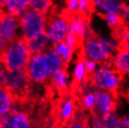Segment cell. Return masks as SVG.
I'll use <instances>...</instances> for the list:
<instances>
[{"mask_svg":"<svg viewBox=\"0 0 129 128\" xmlns=\"http://www.w3.org/2000/svg\"><path fill=\"white\" fill-rule=\"evenodd\" d=\"M32 56V52L25 39L19 38L8 43L1 51V66L8 71L25 69Z\"/></svg>","mask_w":129,"mask_h":128,"instance_id":"obj_1","label":"cell"},{"mask_svg":"<svg viewBox=\"0 0 129 128\" xmlns=\"http://www.w3.org/2000/svg\"><path fill=\"white\" fill-rule=\"evenodd\" d=\"M89 82L94 89L116 93L122 85L123 76L109 62L99 65L96 71L90 76Z\"/></svg>","mask_w":129,"mask_h":128,"instance_id":"obj_2","label":"cell"},{"mask_svg":"<svg viewBox=\"0 0 129 128\" xmlns=\"http://www.w3.org/2000/svg\"><path fill=\"white\" fill-rule=\"evenodd\" d=\"M49 16L30 9L20 17V34L25 40H31L45 34Z\"/></svg>","mask_w":129,"mask_h":128,"instance_id":"obj_3","label":"cell"},{"mask_svg":"<svg viewBox=\"0 0 129 128\" xmlns=\"http://www.w3.org/2000/svg\"><path fill=\"white\" fill-rule=\"evenodd\" d=\"M70 16L67 12L55 13L49 16L45 35L52 46L64 41L68 34Z\"/></svg>","mask_w":129,"mask_h":128,"instance_id":"obj_4","label":"cell"},{"mask_svg":"<svg viewBox=\"0 0 129 128\" xmlns=\"http://www.w3.org/2000/svg\"><path fill=\"white\" fill-rule=\"evenodd\" d=\"M80 55L83 59L93 60L99 65L109 63L112 58L103 48L98 40V38L94 35L81 42Z\"/></svg>","mask_w":129,"mask_h":128,"instance_id":"obj_5","label":"cell"},{"mask_svg":"<svg viewBox=\"0 0 129 128\" xmlns=\"http://www.w3.org/2000/svg\"><path fill=\"white\" fill-rule=\"evenodd\" d=\"M31 80L25 69L11 70L7 73L5 89H7L14 97H23L27 93L31 86ZM2 89V88H1Z\"/></svg>","mask_w":129,"mask_h":128,"instance_id":"obj_6","label":"cell"},{"mask_svg":"<svg viewBox=\"0 0 129 128\" xmlns=\"http://www.w3.org/2000/svg\"><path fill=\"white\" fill-rule=\"evenodd\" d=\"M25 71L32 83L43 84L51 80L44 53L32 54Z\"/></svg>","mask_w":129,"mask_h":128,"instance_id":"obj_7","label":"cell"},{"mask_svg":"<svg viewBox=\"0 0 129 128\" xmlns=\"http://www.w3.org/2000/svg\"><path fill=\"white\" fill-rule=\"evenodd\" d=\"M0 38L8 43L21 38L20 18L1 12L0 17Z\"/></svg>","mask_w":129,"mask_h":128,"instance_id":"obj_8","label":"cell"},{"mask_svg":"<svg viewBox=\"0 0 129 128\" xmlns=\"http://www.w3.org/2000/svg\"><path fill=\"white\" fill-rule=\"evenodd\" d=\"M95 106L94 111L98 115L105 117L115 111L116 109V93L105 90L95 89Z\"/></svg>","mask_w":129,"mask_h":128,"instance_id":"obj_9","label":"cell"},{"mask_svg":"<svg viewBox=\"0 0 129 128\" xmlns=\"http://www.w3.org/2000/svg\"><path fill=\"white\" fill-rule=\"evenodd\" d=\"M68 33L77 36L81 42L92 37V29L88 22L87 17L81 15L79 13L71 15Z\"/></svg>","mask_w":129,"mask_h":128,"instance_id":"obj_10","label":"cell"},{"mask_svg":"<svg viewBox=\"0 0 129 128\" xmlns=\"http://www.w3.org/2000/svg\"><path fill=\"white\" fill-rule=\"evenodd\" d=\"M78 87L80 90V105L81 109L93 112L95 106V89L89 81Z\"/></svg>","mask_w":129,"mask_h":128,"instance_id":"obj_11","label":"cell"},{"mask_svg":"<svg viewBox=\"0 0 129 128\" xmlns=\"http://www.w3.org/2000/svg\"><path fill=\"white\" fill-rule=\"evenodd\" d=\"M30 4L31 0H5L1 6V12L20 18L30 10Z\"/></svg>","mask_w":129,"mask_h":128,"instance_id":"obj_12","label":"cell"},{"mask_svg":"<svg viewBox=\"0 0 129 128\" xmlns=\"http://www.w3.org/2000/svg\"><path fill=\"white\" fill-rule=\"evenodd\" d=\"M124 0H92L93 10L103 16L107 13H119Z\"/></svg>","mask_w":129,"mask_h":128,"instance_id":"obj_13","label":"cell"},{"mask_svg":"<svg viewBox=\"0 0 129 128\" xmlns=\"http://www.w3.org/2000/svg\"><path fill=\"white\" fill-rule=\"evenodd\" d=\"M77 112L76 101L72 96H67L61 101L58 109V115L61 122L68 123L74 119Z\"/></svg>","mask_w":129,"mask_h":128,"instance_id":"obj_14","label":"cell"},{"mask_svg":"<svg viewBox=\"0 0 129 128\" xmlns=\"http://www.w3.org/2000/svg\"><path fill=\"white\" fill-rule=\"evenodd\" d=\"M70 74L72 78V82L77 86H80L81 84L89 81L90 74L88 73L86 66H85V61L81 55L73 64Z\"/></svg>","mask_w":129,"mask_h":128,"instance_id":"obj_15","label":"cell"},{"mask_svg":"<svg viewBox=\"0 0 129 128\" xmlns=\"http://www.w3.org/2000/svg\"><path fill=\"white\" fill-rule=\"evenodd\" d=\"M20 110L19 104L16 102L15 97L5 88L0 90V116L8 113H14Z\"/></svg>","mask_w":129,"mask_h":128,"instance_id":"obj_16","label":"cell"},{"mask_svg":"<svg viewBox=\"0 0 129 128\" xmlns=\"http://www.w3.org/2000/svg\"><path fill=\"white\" fill-rule=\"evenodd\" d=\"M44 54H45L46 62H47V66H48L49 69V74H50L51 78L57 71L61 70L62 68L67 67V65L64 64V62L63 61L61 55L56 51V50L54 49L53 46H52L46 52H44Z\"/></svg>","mask_w":129,"mask_h":128,"instance_id":"obj_17","label":"cell"},{"mask_svg":"<svg viewBox=\"0 0 129 128\" xmlns=\"http://www.w3.org/2000/svg\"><path fill=\"white\" fill-rule=\"evenodd\" d=\"M50 80L55 90H57L59 92H66L70 88L72 78H71V74L67 69V67H64V68H62L61 70L57 71L51 78Z\"/></svg>","mask_w":129,"mask_h":128,"instance_id":"obj_18","label":"cell"},{"mask_svg":"<svg viewBox=\"0 0 129 128\" xmlns=\"http://www.w3.org/2000/svg\"><path fill=\"white\" fill-rule=\"evenodd\" d=\"M110 64L122 76L129 77V51L121 49L116 54L113 55Z\"/></svg>","mask_w":129,"mask_h":128,"instance_id":"obj_19","label":"cell"},{"mask_svg":"<svg viewBox=\"0 0 129 128\" xmlns=\"http://www.w3.org/2000/svg\"><path fill=\"white\" fill-rule=\"evenodd\" d=\"M27 42H28V47L32 54L44 53L52 46L49 40L48 37L45 34L39 36L36 39H31V40H28Z\"/></svg>","mask_w":129,"mask_h":128,"instance_id":"obj_20","label":"cell"},{"mask_svg":"<svg viewBox=\"0 0 129 128\" xmlns=\"http://www.w3.org/2000/svg\"><path fill=\"white\" fill-rule=\"evenodd\" d=\"M98 40L103 46V48L106 50V51L109 54L113 57V55L116 54L117 52L122 49L121 47V41L119 39H115L112 35L110 36H98Z\"/></svg>","mask_w":129,"mask_h":128,"instance_id":"obj_21","label":"cell"},{"mask_svg":"<svg viewBox=\"0 0 129 128\" xmlns=\"http://www.w3.org/2000/svg\"><path fill=\"white\" fill-rule=\"evenodd\" d=\"M12 128H33L29 114L21 109L14 112Z\"/></svg>","mask_w":129,"mask_h":128,"instance_id":"obj_22","label":"cell"},{"mask_svg":"<svg viewBox=\"0 0 129 128\" xmlns=\"http://www.w3.org/2000/svg\"><path fill=\"white\" fill-rule=\"evenodd\" d=\"M53 8V0H31L30 9L49 16Z\"/></svg>","mask_w":129,"mask_h":128,"instance_id":"obj_23","label":"cell"},{"mask_svg":"<svg viewBox=\"0 0 129 128\" xmlns=\"http://www.w3.org/2000/svg\"><path fill=\"white\" fill-rule=\"evenodd\" d=\"M66 128H89V116H85L83 112H77L74 119L68 122Z\"/></svg>","mask_w":129,"mask_h":128,"instance_id":"obj_24","label":"cell"},{"mask_svg":"<svg viewBox=\"0 0 129 128\" xmlns=\"http://www.w3.org/2000/svg\"><path fill=\"white\" fill-rule=\"evenodd\" d=\"M103 19L106 22L107 25L112 30L118 28L123 24V19L120 15V13H107L103 15Z\"/></svg>","mask_w":129,"mask_h":128,"instance_id":"obj_25","label":"cell"},{"mask_svg":"<svg viewBox=\"0 0 129 128\" xmlns=\"http://www.w3.org/2000/svg\"><path fill=\"white\" fill-rule=\"evenodd\" d=\"M104 118V128H120L122 117L118 115L116 111L110 113Z\"/></svg>","mask_w":129,"mask_h":128,"instance_id":"obj_26","label":"cell"},{"mask_svg":"<svg viewBox=\"0 0 129 128\" xmlns=\"http://www.w3.org/2000/svg\"><path fill=\"white\" fill-rule=\"evenodd\" d=\"M93 11L94 10H93V7H92V0H79L77 13L88 18Z\"/></svg>","mask_w":129,"mask_h":128,"instance_id":"obj_27","label":"cell"},{"mask_svg":"<svg viewBox=\"0 0 129 128\" xmlns=\"http://www.w3.org/2000/svg\"><path fill=\"white\" fill-rule=\"evenodd\" d=\"M89 128H104V118L94 112L89 115Z\"/></svg>","mask_w":129,"mask_h":128,"instance_id":"obj_28","label":"cell"},{"mask_svg":"<svg viewBox=\"0 0 129 128\" xmlns=\"http://www.w3.org/2000/svg\"><path fill=\"white\" fill-rule=\"evenodd\" d=\"M64 42H66L68 45L71 46V47L75 48L76 50L79 48H81V40L78 38L77 36L73 35V34H70V33H68V34L67 38H66V39H64Z\"/></svg>","mask_w":129,"mask_h":128,"instance_id":"obj_29","label":"cell"},{"mask_svg":"<svg viewBox=\"0 0 129 128\" xmlns=\"http://www.w3.org/2000/svg\"><path fill=\"white\" fill-rule=\"evenodd\" d=\"M13 113L0 116V128H12Z\"/></svg>","mask_w":129,"mask_h":128,"instance_id":"obj_30","label":"cell"},{"mask_svg":"<svg viewBox=\"0 0 129 128\" xmlns=\"http://www.w3.org/2000/svg\"><path fill=\"white\" fill-rule=\"evenodd\" d=\"M119 13L122 17V19H123V24L129 28V3L124 2L122 8H121V10H120Z\"/></svg>","mask_w":129,"mask_h":128,"instance_id":"obj_31","label":"cell"},{"mask_svg":"<svg viewBox=\"0 0 129 128\" xmlns=\"http://www.w3.org/2000/svg\"><path fill=\"white\" fill-rule=\"evenodd\" d=\"M78 7H79V0H67V11L69 15H74L78 11Z\"/></svg>","mask_w":129,"mask_h":128,"instance_id":"obj_32","label":"cell"},{"mask_svg":"<svg viewBox=\"0 0 129 128\" xmlns=\"http://www.w3.org/2000/svg\"><path fill=\"white\" fill-rule=\"evenodd\" d=\"M84 61H85V66H86L88 73L90 74L91 76L92 74L96 71V69L99 67V64L96 63V62L93 61V60H88V59H84Z\"/></svg>","mask_w":129,"mask_h":128,"instance_id":"obj_33","label":"cell"},{"mask_svg":"<svg viewBox=\"0 0 129 128\" xmlns=\"http://www.w3.org/2000/svg\"><path fill=\"white\" fill-rule=\"evenodd\" d=\"M127 26H125L124 24H123V25H121L120 27H118V28L114 29V30H112V34L111 35L115 38V39H119V40H121L122 39V38L123 37V35L125 34L126 30H127Z\"/></svg>","mask_w":129,"mask_h":128,"instance_id":"obj_34","label":"cell"},{"mask_svg":"<svg viewBox=\"0 0 129 128\" xmlns=\"http://www.w3.org/2000/svg\"><path fill=\"white\" fill-rule=\"evenodd\" d=\"M120 41H121V47H122V49L129 51V28H127L125 34L123 35V37L122 38V39Z\"/></svg>","mask_w":129,"mask_h":128,"instance_id":"obj_35","label":"cell"},{"mask_svg":"<svg viewBox=\"0 0 129 128\" xmlns=\"http://www.w3.org/2000/svg\"><path fill=\"white\" fill-rule=\"evenodd\" d=\"M7 73H8V70L4 67L1 66V67H0V88H4L5 87Z\"/></svg>","mask_w":129,"mask_h":128,"instance_id":"obj_36","label":"cell"},{"mask_svg":"<svg viewBox=\"0 0 129 128\" xmlns=\"http://www.w3.org/2000/svg\"><path fill=\"white\" fill-rule=\"evenodd\" d=\"M120 128H129V115L122 117V120H121V127Z\"/></svg>","mask_w":129,"mask_h":128,"instance_id":"obj_37","label":"cell"},{"mask_svg":"<svg viewBox=\"0 0 129 128\" xmlns=\"http://www.w3.org/2000/svg\"><path fill=\"white\" fill-rule=\"evenodd\" d=\"M7 45H8V42H7L6 40H4L3 39H1V38H0V50H1V51H3L4 49L6 48Z\"/></svg>","mask_w":129,"mask_h":128,"instance_id":"obj_38","label":"cell"},{"mask_svg":"<svg viewBox=\"0 0 129 128\" xmlns=\"http://www.w3.org/2000/svg\"><path fill=\"white\" fill-rule=\"evenodd\" d=\"M4 1H5V0H0V5H1V6L4 4Z\"/></svg>","mask_w":129,"mask_h":128,"instance_id":"obj_39","label":"cell"}]
</instances>
